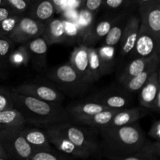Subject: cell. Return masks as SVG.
Instances as JSON below:
<instances>
[{"label": "cell", "mask_w": 160, "mask_h": 160, "mask_svg": "<svg viewBox=\"0 0 160 160\" xmlns=\"http://www.w3.org/2000/svg\"><path fill=\"white\" fill-rule=\"evenodd\" d=\"M98 130L99 150L110 160L134 155L146 140L139 123L120 127H104Z\"/></svg>", "instance_id": "obj_1"}, {"label": "cell", "mask_w": 160, "mask_h": 160, "mask_svg": "<svg viewBox=\"0 0 160 160\" xmlns=\"http://www.w3.org/2000/svg\"><path fill=\"white\" fill-rule=\"evenodd\" d=\"M11 95L14 107L22 114L27 124L42 128L70 120L61 104L42 101L13 91Z\"/></svg>", "instance_id": "obj_2"}, {"label": "cell", "mask_w": 160, "mask_h": 160, "mask_svg": "<svg viewBox=\"0 0 160 160\" xmlns=\"http://www.w3.org/2000/svg\"><path fill=\"white\" fill-rule=\"evenodd\" d=\"M52 125L73 145L87 152L92 156L100 152L97 128L78 124L70 120Z\"/></svg>", "instance_id": "obj_3"}, {"label": "cell", "mask_w": 160, "mask_h": 160, "mask_svg": "<svg viewBox=\"0 0 160 160\" xmlns=\"http://www.w3.org/2000/svg\"><path fill=\"white\" fill-rule=\"evenodd\" d=\"M48 78L57 85L63 93L70 96L81 95L90 85L84 82L70 63L59 66L47 73Z\"/></svg>", "instance_id": "obj_4"}, {"label": "cell", "mask_w": 160, "mask_h": 160, "mask_svg": "<svg viewBox=\"0 0 160 160\" xmlns=\"http://www.w3.org/2000/svg\"><path fill=\"white\" fill-rule=\"evenodd\" d=\"M21 128L0 130V144L12 160H28L34 152L23 138Z\"/></svg>", "instance_id": "obj_5"}, {"label": "cell", "mask_w": 160, "mask_h": 160, "mask_svg": "<svg viewBox=\"0 0 160 160\" xmlns=\"http://www.w3.org/2000/svg\"><path fill=\"white\" fill-rule=\"evenodd\" d=\"M12 91L48 102L61 104L64 99L63 94L58 88L42 83H24Z\"/></svg>", "instance_id": "obj_6"}, {"label": "cell", "mask_w": 160, "mask_h": 160, "mask_svg": "<svg viewBox=\"0 0 160 160\" xmlns=\"http://www.w3.org/2000/svg\"><path fill=\"white\" fill-rule=\"evenodd\" d=\"M88 101L99 103L107 109H122L128 108L133 102L129 92L120 89H106L88 98Z\"/></svg>", "instance_id": "obj_7"}, {"label": "cell", "mask_w": 160, "mask_h": 160, "mask_svg": "<svg viewBox=\"0 0 160 160\" xmlns=\"http://www.w3.org/2000/svg\"><path fill=\"white\" fill-rule=\"evenodd\" d=\"M42 128L46 134L50 144L60 152L77 159H86L92 156L87 152L73 145L63 134L57 131L52 124L42 127Z\"/></svg>", "instance_id": "obj_8"}, {"label": "cell", "mask_w": 160, "mask_h": 160, "mask_svg": "<svg viewBox=\"0 0 160 160\" xmlns=\"http://www.w3.org/2000/svg\"><path fill=\"white\" fill-rule=\"evenodd\" d=\"M44 23L31 18L29 16H21L9 38L15 44H24L33 38L42 35Z\"/></svg>", "instance_id": "obj_9"}, {"label": "cell", "mask_w": 160, "mask_h": 160, "mask_svg": "<svg viewBox=\"0 0 160 160\" xmlns=\"http://www.w3.org/2000/svg\"><path fill=\"white\" fill-rule=\"evenodd\" d=\"M140 16L139 13H134V11L129 14L120 41V52L119 56L120 60L130 58L133 51L138 34L140 28Z\"/></svg>", "instance_id": "obj_10"}, {"label": "cell", "mask_w": 160, "mask_h": 160, "mask_svg": "<svg viewBox=\"0 0 160 160\" xmlns=\"http://www.w3.org/2000/svg\"><path fill=\"white\" fill-rule=\"evenodd\" d=\"M159 50L160 39L155 37L140 23L137 40L129 59L151 57L155 55H159Z\"/></svg>", "instance_id": "obj_11"}, {"label": "cell", "mask_w": 160, "mask_h": 160, "mask_svg": "<svg viewBox=\"0 0 160 160\" xmlns=\"http://www.w3.org/2000/svg\"><path fill=\"white\" fill-rule=\"evenodd\" d=\"M138 9L141 25L160 39V0H151Z\"/></svg>", "instance_id": "obj_12"}, {"label": "cell", "mask_w": 160, "mask_h": 160, "mask_svg": "<svg viewBox=\"0 0 160 160\" xmlns=\"http://www.w3.org/2000/svg\"><path fill=\"white\" fill-rule=\"evenodd\" d=\"M69 63L84 82L88 84L89 85L93 83L89 72L88 45L79 43L78 46L75 47L71 53Z\"/></svg>", "instance_id": "obj_13"}, {"label": "cell", "mask_w": 160, "mask_h": 160, "mask_svg": "<svg viewBox=\"0 0 160 160\" xmlns=\"http://www.w3.org/2000/svg\"><path fill=\"white\" fill-rule=\"evenodd\" d=\"M160 92L159 67L150 76L143 87L139 91L140 106L146 109H152L157 94Z\"/></svg>", "instance_id": "obj_14"}, {"label": "cell", "mask_w": 160, "mask_h": 160, "mask_svg": "<svg viewBox=\"0 0 160 160\" xmlns=\"http://www.w3.org/2000/svg\"><path fill=\"white\" fill-rule=\"evenodd\" d=\"M117 13L115 15H109L97 23H94L81 42V44H84L88 46H95V45L106 37L117 18Z\"/></svg>", "instance_id": "obj_15"}, {"label": "cell", "mask_w": 160, "mask_h": 160, "mask_svg": "<svg viewBox=\"0 0 160 160\" xmlns=\"http://www.w3.org/2000/svg\"><path fill=\"white\" fill-rule=\"evenodd\" d=\"M21 133L34 152L52 150V145L42 128H30L25 124L21 128Z\"/></svg>", "instance_id": "obj_16"}, {"label": "cell", "mask_w": 160, "mask_h": 160, "mask_svg": "<svg viewBox=\"0 0 160 160\" xmlns=\"http://www.w3.org/2000/svg\"><path fill=\"white\" fill-rule=\"evenodd\" d=\"M56 12L51 0H31L27 15L45 24L54 17Z\"/></svg>", "instance_id": "obj_17"}, {"label": "cell", "mask_w": 160, "mask_h": 160, "mask_svg": "<svg viewBox=\"0 0 160 160\" xmlns=\"http://www.w3.org/2000/svg\"><path fill=\"white\" fill-rule=\"evenodd\" d=\"M42 36L48 45L66 43V31L62 18H52L44 24Z\"/></svg>", "instance_id": "obj_18"}, {"label": "cell", "mask_w": 160, "mask_h": 160, "mask_svg": "<svg viewBox=\"0 0 160 160\" xmlns=\"http://www.w3.org/2000/svg\"><path fill=\"white\" fill-rule=\"evenodd\" d=\"M145 109H146L142 108V106L119 109L114 114L107 127H120L137 123L146 114Z\"/></svg>", "instance_id": "obj_19"}, {"label": "cell", "mask_w": 160, "mask_h": 160, "mask_svg": "<svg viewBox=\"0 0 160 160\" xmlns=\"http://www.w3.org/2000/svg\"><path fill=\"white\" fill-rule=\"evenodd\" d=\"M159 58V55H155L148 58H134L131 59L120 74L118 80L120 84H123L131 78L142 73Z\"/></svg>", "instance_id": "obj_20"}, {"label": "cell", "mask_w": 160, "mask_h": 160, "mask_svg": "<svg viewBox=\"0 0 160 160\" xmlns=\"http://www.w3.org/2000/svg\"><path fill=\"white\" fill-rule=\"evenodd\" d=\"M134 10L123 11L117 13V18L114 20L110 30L106 37L103 38V45L113 47L119 45L128 16Z\"/></svg>", "instance_id": "obj_21"}, {"label": "cell", "mask_w": 160, "mask_h": 160, "mask_svg": "<svg viewBox=\"0 0 160 160\" xmlns=\"http://www.w3.org/2000/svg\"><path fill=\"white\" fill-rule=\"evenodd\" d=\"M119 109H106V110H103L98 113L94 114V115L88 116V117H76V118H73L70 120L75 122L78 124L99 129L101 128L107 127L114 114Z\"/></svg>", "instance_id": "obj_22"}, {"label": "cell", "mask_w": 160, "mask_h": 160, "mask_svg": "<svg viewBox=\"0 0 160 160\" xmlns=\"http://www.w3.org/2000/svg\"><path fill=\"white\" fill-rule=\"evenodd\" d=\"M106 109H109L106 106L99 104V103L94 102L91 101L82 102L76 104H72L66 109L70 120H72L76 117H88L94 115L95 113L102 112Z\"/></svg>", "instance_id": "obj_23"}, {"label": "cell", "mask_w": 160, "mask_h": 160, "mask_svg": "<svg viewBox=\"0 0 160 160\" xmlns=\"http://www.w3.org/2000/svg\"><path fill=\"white\" fill-rule=\"evenodd\" d=\"M159 61L160 59L159 58L156 60H155L148 68L145 69L142 73L133 77L128 81L121 84L123 88L126 92H129L130 94L139 92V91L143 87L144 84L146 83L150 76L159 67Z\"/></svg>", "instance_id": "obj_24"}, {"label": "cell", "mask_w": 160, "mask_h": 160, "mask_svg": "<svg viewBox=\"0 0 160 160\" xmlns=\"http://www.w3.org/2000/svg\"><path fill=\"white\" fill-rule=\"evenodd\" d=\"M97 51H98L103 76L109 74L114 70L117 63L116 47L109 46L102 44L101 46L97 48Z\"/></svg>", "instance_id": "obj_25"}, {"label": "cell", "mask_w": 160, "mask_h": 160, "mask_svg": "<svg viewBox=\"0 0 160 160\" xmlns=\"http://www.w3.org/2000/svg\"><path fill=\"white\" fill-rule=\"evenodd\" d=\"M30 55V59L39 60V64L42 63L46 57L48 45L42 35L33 38L23 44Z\"/></svg>", "instance_id": "obj_26"}, {"label": "cell", "mask_w": 160, "mask_h": 160, "mask_svg": "<svg viewBox=\"0 0 160 160\" xmlns=\"http://www.w3.org/2000/svg\"><path fill=\"white\" fill-rule=\"evenodd\" d=\"M27 124L22 114L16 109H6L0 112V130L9 128H19Z\"/></svg>", "instance_id": "obj_27"}, {"label": "cell", "mask_w": 160, "mask_h": 160, "mask_svg": "<svg viewBox=\"0 0 160 160\" xmlns=\"http://www.w3.org/2000/svg\"><path fill=\"white\" fill-rule=\"evenodd\" d=\"M102 8L110 12L134 10L138 8L135 0H103Z\"/></svg>", "instance_id": "obj_28"}, {"label": "cell", "mask_w": 160, "mask_h": 160, "mask_svg": "<svg viewBox=\"0 0 160 160\" xmlns=\"http://www.w3.org/2000/svg\"><path fill=\"white\" fill-rule=\"evenodd\" d=\"M88 52L89 72L94 83L103 77L101 63H100L96 47L88 46Z\"/></svg>", "instance_id": "obj_29"}, {"label": "cell", "mask_w": 160, "mask_h": 160, "mask_svg": "<svg viewBox=\"0 0 160 160\" xmlns=\"http://www.w3.org/2000/svg\"><path fill=\"white\" fill-rule=\"evenodd\" d=\"M21 46L19 47L18 48L12 50V52L7 58L9 63L16 67L26 66L31 59L28 50L26 49L23 44H21Z\"/></svg>", "instance_id": "obj_30"}, {"label": "cell", "mask_w": 160, "mask_h": 160, "mask_svg": "<svg viewBox=\"0 0 160 160\" xmlns=\"http://www.w3.org/2000/svg\"><path fill=\"white\" fill-rule=\"evenodd\" d=\"M94 15L95 14L92 12H89L88 9L83 7V9L79 10V16H78V20L77 21V24L79 27L80 30L81 31V34H82V38H81V42L85 37L87 33L92 28L94 22Z\"/></svg>", "instance_id": "obj_31"}, {"label": "cell", "mask_w": 160, "mask_h": 160, "mask_svg": "<svg viewBox=\"0 0 160 160\" xmlns=\"http://www.w3.org/2000/svg\"><path fill=\"white\" fill-rule=\"evenodd\" d=\"M135 154L150 159L159 160L160 156V142L159 141L151 142V141H147L146 139L143 145Z\"/></svg>", "instance_id": "obj_32"}, {"label": "cell", "mask_w": 160, "mask_h": 160, "mask_svg": "<svg viewBox=\"0 0 160 160\" xmlns=\"http://www.w3.org/2000/svg\"><path fill=\"white\" fill-rule=\"evenodd\" d=\"M71 156L63 154L58 150L34 152L28 160H73Z\"/></svg>", "instance_id": "obj_33"}, {"label": "cell", "mask_w": 160, "mask_h": 160, "mask_svg": "<svg viewBox=\"0 0 160 160\" xmlns=\"http://www.w3.org/2000/svg\"><path fill=\"white\" fill-rule=\"evenodd\" d=\"M62 20H63L64 24H65L66 43H73V42L81 43L82 34H81V30L77 23L64 20V19Z\"/></svg>", "instance_id": "obj_34"}, {"label": "cell", "mask_w": 160, "mask_h": 160, "mask_svg": "<svg viewBox=\"0 0 160 160\" xmlns=\"http://www.w3.org/2000/svg\"><path fill=\"white\" fill-rule=\"evenodd\" d=\"M20 17L21 16L15 14L0 22V36L9 38L15 29Z\"/></svg>", "instance_id": "obj_35"}, {"label": "cell", "mask_w": 160, "mask_h": 160, "mask_svg": "<svg viewBox=\"0 0 160 160\" xmlns=\"http://www.w3.org/2000/svg\"><path fill=\"white\" fill-rule=\"evenodd\" d=\"M30 1L31 0H5L6 6L19 16L27 15Z\"/></svg>", "instance_id": "obj_36"}, {"label": "cell", "mask_w": 160, "mask_h": 160, "mask_svg": "<svg viewBox=\"0 0 160 160\" xmlns=\"http://www.w3.org/2000/svg\"><path fill=\"white\" fill-rule=\"evenodd\" d=\"M15 45L16 44L9 38L0 36V58L3 60L8 58L14 49Z\"/></svg>", "instance_id": "obj_37"}, {"label": "cell", "mask_w": 160, "mask_h": 160, "mask_svg": "<svg viewBox=\"0 0 160 160\" xmlns=\"http://www.w3.org/2000/svg\"><path fill=\"white\" fill-rule=\"evenodd\" d=\"M14 108L11 92L0 87V112Z\"/></svg>", "instance_id": "obj_38"}, {"label": "cell", "mask_w": 160, "mask_h": 160, "mask_svg": "<svg viewBox=\"0 0 160 160\" xmlns=\"http://www.w3.org/2000/svg\"><path fill=\"white\" fill-rule=\"evenodd\" d=\"M102 2L103 0H86L84 8L88 9L89 12L95 14L102 8Z\"/></svg>", "instance_id": "obj_39"}, {"label": "cell", "mask_w": 160, "mask_h": 160, "mask_svg": "<svg viewBox=\"0 0 160 160\" xmlns=\"http://www.w3.org/2000/svg\"><path fill=\"white\" fill-rule=\"evenodd\" d=\"M148 136L154 139V141L160 142V120H156L152 124L148 131Z\"/></svg>", "instance_id": "obj_40"}, {"label": "cell", "mask_w": 160, "mask_h": 160, "mask_svg": "<svg viewBox=\"0 0 160 160\" xmlns=\"http://www.w3.org/2000/svg\"><path fill=\"white\" fill-rule=\"evenodd\" d=\"M51 1L54 5L56 12L58 13H61L65 10L69 0H51Z\"/></svg>", "instance_id": "obj_41"}, {"label": "cell", "mask_w": 160, "mask_h": 160, "mask_svg": "<svg viewBox=\"0 0 160 160\" xmlns=\"http://www.w3.org/2000/svg\"><path fill=\"white\" fill-rule=\"evenodd\" d=\"M12 15L15 13L7 6H0V22Z\"/></svg>", "instance_id": "obj_42"}, {"label": "cell", "mask_w": 160, "mask_h": 160, "mask_svg": "<svg viewBox=\"0 0 160 160\" xmlns=\"http://www.w3.org/2000/svg\"><path fill=\"white\" fill-rule=\"evenodd\" d=\"M112 160H156V159H150V158L145 157V156H140V155L134 154V155H131V156H125V157L118 158V159H112Z\"/></svg>", "instance_id": "obj_43"}, {"label": "cell", "mask_w": 160, "mask_h": 160, "mask_svg": "<svg viewBox=\"0 0 160 160\" xmlns=\"http://www.w3.org/2000/svg\"><path fill=\"white\" fill-rule=\"evenodd\" d=\"M152 110L156 111V112H159L160 110V92L157 94L156 98H155L154 103H153V106Z\"/></svg>", "instance_id": "obj_44"}, {"label": "cell", "mask_w": 160, "mask_h": 160, "mask_svg": "<svg viewBox=\"0 0 160 160\" xmlns=\"http://www.w3.org/2000/svg\"><path fill=\"white\" fill-rule=\"evenodd\" d=\"M4 61L5 60L0 58V76H4L5 73H6V64Z\"/></svg>", "instance_id": "obj_45"}, {"label": "cell", "mask_w": 160, "mask_h": 160, "mask_svg": "<svg viewBox=\"0 0 160 160\" xmlns=\"http://www.w3.org/2000/svg\"><path fill=\"white\" fill-rule=\"evenodd\" d=\"M135 1L138 6V9H140V8L143 7L145 5L148 4L151 0H135Z\"/></svg>", "instance_id": "obj_46"}, {"label": "cell", "mask_w": 160, "mask_h": 160, "mask_svg": "<svg viewBox=\"0 0 160 160\" xmlns=\"http://www.w3.org/2000/svg\"><path fill=\"white\" fill-rule=\"evenodd\" d=\"M0 158H6V159H10L6 152L5 151L4 148H2V145L0 144Z\"/></svg>", "instance_id": "obj_47"}, {"label": "cell", "mask_w": 160, "mask_h": 160, "mask_svg": "<svg viewBox=\"0 0 160 160\" xmlns=\"http://www.w3.org/2000/svg\"><path fill=\"white\" fill-rule=\"evenodd\" d=\"M0 6H6L5 0H0Z\"/></svg>", "instance_id": "obj_48"}, {"label": "cell", "mask_w": 160, "mask_h": 160, "mask_svg": "<svg viewBox=\"0 0 160 160\" xmlns=\"http://www.w3.org/2000/svg\"><path fill=\"white\" fill-rule=\"evenodd\" d=\"M80 1H81V6H83V7H84V3H85V1H86V0H80Z\"/></svg>", "instance_id": "obj_49"}, {"label": "cell", "mask_w": 160, "mask_h": 160, "mask_svg": "<svg viewBox=\"0 0 160 160\" xmlns=\"http://www.w3.org/2000/svg\"><path fill=\"white\" fill-rule=\"evenodd\" d=\"M0 160H12V159H6V158H0Z\"/></svg>", "instance_id": "obj_50"}]
</instances>
